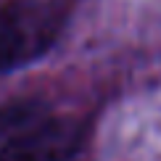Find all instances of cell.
Segmentation results:
<instances>
[{"mask_svg": "<svg viewBox=\"0 0 161 161\" xmlns=\"http://www.w3.org/2000/svg\"><path fill=\"white\" fill-rule=\"evenodd\" d=\"M66 0H11L0 5V74L37 61L58 40Z\"/></svg>", "mask_w": 161, "mask_h": 161, "instance_id": "6da1fadb", "label": "cell"}, {"mask_svg": "<svg viewBox=\"0 0 161 161\" xmlns=\"http://www.w3.org/2000/svg\"><path fill=\"white\" fill-rule=\"evenodd\" d=\"M85 122L45 119L24 127L0 145V161H69L85 143Z\"/></svg>", "mask_w": 161, "mask_h": 161, "instance_id": "7a4b0ae2", "label": "cell"}, {"mask_svg": "<svg viewBox=\"0 0 161 161\" xmlns=\"http://www.w3.org/2000/svg\"><path fill=\"white\" fill-rule=\"evenodd\" d=\"M40 116V106L32 100H19V103H5L0 106V137L16 135L24 127L35 124Z\"/></svg>", "mask_w": 161, "mask_h": 161, "instance_id": "3957f363", "label": "cell"}]
</instances>
